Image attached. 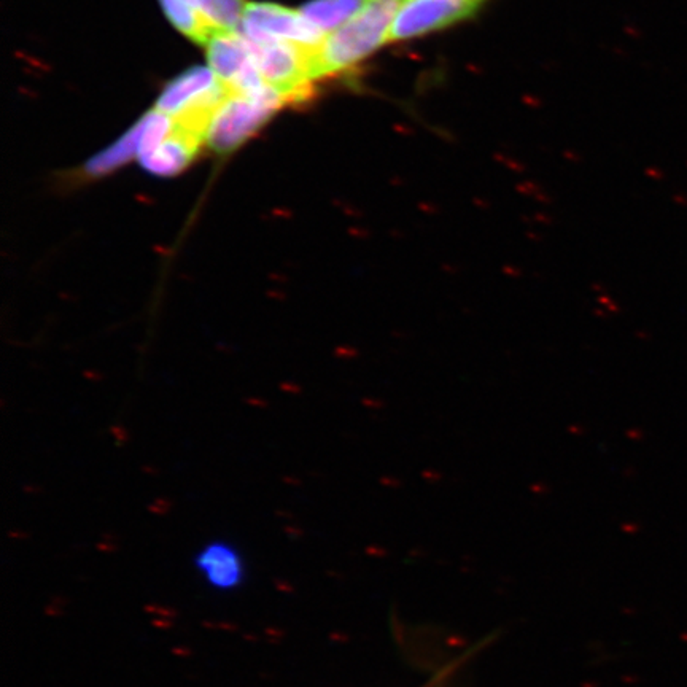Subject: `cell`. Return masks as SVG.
<instances>
[{"label": "cell", "instance_id": "4", "mask_svg": "<svg viewBox=\"0 0 687 687\" xmlns=\"http://www.w3.org/2000/svg\"><path fill=\"white\" fill-rule=\"evenodd\" d=\"M248 47L266 85L288 96L293 102L307 99L312 82L317 80L315 57L318 48L285 40L248 42Z\"/></svg>", "mask_w": 687, "mask_h": 687}, {"label": "cell", "instance_id": "1", "mask_svg": "<svg viewBox=\"0 0 687 687\" xmlns=\"http://www.w3.org/2000/svg\"><path fill=\"white\" fill-rule=\"evenodd\" d=\"M403 0H366L342 27L329 33L315 57V78L333 77L353 68L385 43Z\"/></svg>", "mask_w": 687, "mask_h": 687}, {"label": "cell", "instance_id": "12", "mask_svg": "<svg viewBox=\"0 0 687 687\" xmlns=\"http://www.w3.org/2000/svg\"><path fill=\"white\" fill-rule=\"evenodd\" d=\"M364 4L366 0H311L299 11L314 26L329 35L349 22Z\"/></svg>", "mask_w": 687, "mask_h": 687}, {"label": "cell", "instance_id": "10", "mask_svg": "<svg viewBox=\"0 0 687 687\" xmlns=\"http://www.w3.org/2000/svg\"><path fill=\"white\" fill-rule=\"evenodd\" d=\"M198 566L215 587L227 589L237 586L242 579V560L233 547L226 544H212L202 549L198 557Z\"/></svg>", "mask_w": 687, "mask_h": 687}, {"label": "cell", "instance_id": "7", "mask_svg": "<svg viewBox=\"0 0 687 687\" xmlns=\"http://www.w3.org/2000/svg\"><path fill=\"white\" fill-rule=\"evenodd\" d=\"M485 0H403L393 19L388 43L407 42L453 26Z\"/></svg>", "mask_w": 687, "mask_h": 687}, {"label": "cell", "instance_id": "13", "mask_svg": "<svg viewBox=\"0 0 687 687\" xmlns=\"http://www.w3.org/2000/svg\"><path fill=\"white\" fill-rule=\"evenodd\" d=\"M207 16L218 30H237L244 16V0H183Z\"/></svg>", "mask_w": 687, "mask_h": 687}, {"label": "cell", "instance_id": "3", "mask_svg": "<svg viewBox=\"0 0 687 687\" xmlns=\"http://www.w3.org/2000/svg\"><path fill=\"white\" fill-rule=\"evenodd\" d=\"M290 102L293 100L288 96L269 85L255 96L229 94L216 110L205 142L218 155L233 153L261 129L279 108Z\"/></svg>", "mask_w": 687, "mask_h": 687}, {"label": "cell", "instance_id": "5", "mask_svg": "<svg viewBox=\"0 0 687 687\" xmlns=\"http://www.w3.org/2000/svg\"><path fill=\"white\" fill-rule=\"evenodd\" d=\"M237 32L248 42L285 40L311 48H320L328 37L299 10L272 2L247 4Z\"/></svg>", "mask_w": 687, "mask_h": 687}, {"label": "cell", "instance_id": "6", "mask_svg": "<svg viewBox=\"0 0 687 687\" xmlns=\"http://www.w3.org/2000/svg\"><path fill=\"white\" fill-rule=\"evenodd\" d=\"M207 62L229 94L255 96L268 85L251 56L248 42L237 30H218L205 45Z\"/></svg>", "mask_w": 687, "mask_h": 687}, {"label": "cell", "instance_id": "11", "mask_svg": "<svg viewBox=\"0 0 687 687\" xmlns=\"http://www.w3.org/2000/svg\"><path fill=\"white\" fill-rule=\"evenodd\" d=\"M159 4L172 26L193 42L205 47L213 33L218 32L213 22L202 11L183 0H159Z\"/></svg>", "mask_w": 687, "mask_h": 687}, {"label": "cell", "instance_id": "2", "mask_svg": "<svg viewBox=\"0 0 687 687\" xmlns=\"http://www.w3.org/2000/svg\"><path fill=\"white\" fill-rule=\"evenodd\" d=\"M229 91L210 67H191L169 82L156 100V110L174 120L178 128L205 140L216 110Z\"/></svg>", "mask_w": 687, "mask_h": 687}, {"label": "cell", "instance_id": "9", "mask_svg": "<svg viewBox=\"0 0 687 687\" xmlns=\"http://www.w3.org/2000/svg\"><path fill=\"white\" fill-rule=\"evenodd\" d=\"M142 126H143V123L140 118L128 132H124L117 142H113L111 145H108L105 148V150H102L100 153L88 159L80 169L73 170V174L67 178V181H70L72 185H77V183H88L93 180H99V178H104V177L113 174L114 170H118L120 167L126 166L128 163H131L132 159L139 155Z\"/></svg>", "mask_w": 687, "mask_h": 687}, {"label": "cell", "instance_id": "8", "mask_svg": "<svg viewBox=\"0 0 687 687\" xmlns=\"http://www.w3.org/2000/svg\"><path fill=\"white\" fill-rule=\"evenodd\" d=\"M204 139L174 123L170 134L155 150L139 156L140 166L155 177L170 178L181 174L198 156Z\"/></svg>", "mask_w": 687, "mask_h": 687}]
</instances>
